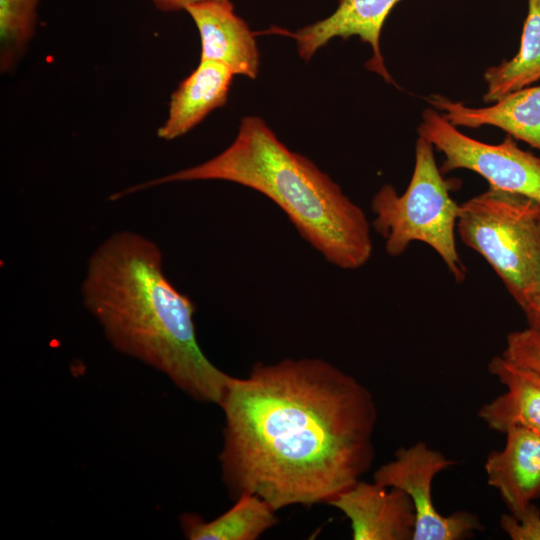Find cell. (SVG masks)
<instances>
[{
  "label": "cell",
  "instance_id": "6da1fadb",
  "mask_svg": "<svg viewBox=\"0 0 540 540\" xmlns=\"http://www.w3.org/2000/svg\"><path fill=\"white\" fill-rule=\"evenodd\" d=\"M219 406L221 476L233 499L254 494L275 511L328 503L372 465L374 398L325 360L257 363L230 376Z\"/></svg>",
  "mask_w": 540,
  "mask_h": 540
},
{
  "label": "cell",
  "instance_id": "7a4b0ae2",
  "mask_svg": "<svg viewBox=\"0 0 540 540\" xmlns=\"http://www.w3.org/2000/svg\"><path fill=\"white\" fill-rule=\"evenodd\" d=\"M162 262L149 238L113 233L88 259L83 305L115 350L158 370L194 400L219 405L230 375L203 353L196 307L167 279Z\"/></svg>",
  "mask_w": 540,
  "mask_h": 540
},
{
  "label": "cell",
  "instance_id": "3957f363",
  "mask_svg": "<svg viewBox=\"0 0 540 540\" xmlns=\"http://www.w3.org/2000/svg\"><path fill=\"white\" fill-rule=\"evenodd\" d=\"M200 180L228 181L265 195L304 240L340 269H359L372 255L364 211L311 160L284 145L260 117H244L233 143L217 156L123 193Z\"/></svg>",
  "mask_w": 540,
  "mask_h": 540
},
{
  "label": "cell",
  "instance_id": "277c9868",
  "mask_svg": "<svg viewBox=\"0 0 540 540\" xmlns=\"http://www.w3.org/2000/svg\"><path fill=\"white\" fill-rule=\"evenodd\" d=\"M456 231L522 309L540 293V202L489 187L460 204Z\"/></svg>",
  "mask_w": 540,
  "mask_h": 540
},
{
  "label": "cell",
  "instance_id": "5b68a950",
  "mask_svg": "<svg viewBox=\"0 0 540 540\" xmlns=\"http://www.w3.org/2000/svg\"><path fill=\"white\" fill-rule=\"evenodd\" d=\"M434 149L426 139L418 137L408 187L402 194L390 184L377 191L371 201L375 214L371 225L383 237L389 256H401L412 242H422L440 256L454 279L462 282L467 269L455 240L460 204L450 195Z\"/></svg>",
  "mask_w": 540,
  "mask_h": 540
},
{
  "label": "cell",
  "instance_id": "8992f818",
  "mask_svg": "<svg viewBox=\"0 0 540 540\" xmlns=\"http://www.w3.org/2000/svg\"><path fill=\"white\" fill-rule=\"evenodd\" d=\"M418 134L444 155L442 174L467 169L486 179L489 187L540 202V157L519 148L511 136L499 144L481 142L434 108L423 111Z\"/></svg>",
  "mask_w": 540,
  "mask_h": 540
},
{
  "label": "cell",
  "instance_id": "52a82bcc",
  "mask_svg": "<svg viewBox=\"0 0 540 540\" xmlns=\"http://www.w3.org/2000/svg\"><path fill=\"white\" fill-rule=\"evenodd\" d=\"M456 462L424 442L401 447L394 459L381 465L373 474L379 485L404 491L415 509L412 540H461L482 530L479 518L468 511L442 515L434 506L432 482L437 474Z\"/></svg>",
  "mask_w": 540,
  "mask_h": 540
},
{
  "label": "cell",
  "instance_id": "ba28073f",
  "mask_svg": "<svg viewBox=\"0 0 540 540\" xmlns=\"http://www.w3.org/2000/svg\"><path fill=\"white\" fill-rule=\"evenodd\" d=\"M327 504L350 521L354 540H412L415 509L397 488L358 480Z\"/></svg>",
  "mask_w": 540,
  "mask_h": 540
},
{
  "label": "cell",
  "instance_id": "9c48e42d",
  "mask_svg": "<svg viewBox=\"0 0 540 540\" xmlns=\"http://www.w3.org/2000/svg\"><path fill=\"white\" fill-rule=\"evenodd\" d=\"M401 0H339L335 11L327 18L295 32L282 31L297 44L300 57L308 61L333 38L359 37L372 48L373 56L367 62L369 70L378 73L387 82H393L380 49V35L386 18Z\"/></svg>",
  "mask_w": 540,
  "mask_h": 540
},
{
  "label": "cell",
  "instance_id": "30bf717a",
  "mask_svg": "<svg viewBox=\"0 0 540 540\" xmlns=\"http://www.w3.org/2000/svg\"><path fill=\"white\" fill-rule=\"evenodd\" d=\"M184 10L200 35V60L220 63L234 75L256 78L259 51L255 36L230 0L190 4Z\"/></svg>",
  "mask_w": 540,
  "mask_h": 540
},
{
  "label": "cell",
  "instance_id": "8fae6325",
  "mask_svg": "<svg viewBox=\"0 0 540 540\" xmlns=\"http://www.w3.org/2000/svg\"><path fill=\"white\" fill-rule=\"evenodd\" d=\"M505 435L503 449L489 453L484 469L488 485L518 516L540 498V434L517 427Z\"/></svg>",
  "mask_w": 540,
  "mask_h": 540
},
{
  "label": "cell",
  "instance_id": "7c38bea8",
  "mask_svg": "<svg viewBox=\"0 0 540 540\" xmlns=\"http://www.w3.org/2000/svg\"><path fill=\"white\" fill-rule=\"evenodd\" d=\"M431 106L454 126H495L540 151V85L512 92L486 107H471L434 94Z\"/></svg>",
  "mask_w": 540,
  "mask_h": 540
},
{
  "label": "cell",
  "instance_id": "4fadbf2b",
  "mask_svg": "<svg viewBox=\"0 0 540 540\" xmlns=\"http://www.w3.org/2000/svg\"><path fill=\"white\" fill-rule=\"evenodd\" d=\"M488 371L506 391L484 404L478 417L499 433L519 427L540 434V372L502 355L489 361Z\"/></svg>",
  "mask_w": 540,
  "mask_h": 540
},
{
  "label": "cell",
  "instance_id": "5bb4252c",
  "mask_svg": "<svg viewBox=\"0 0 540 540\" xmlns=\"http://www.w3.org/2000/svg\"><path fill=\"white\" fill-rule=\"evenodd\" d=\"M233 76V72L220 63L200 60L196 69L172 93L168 116L157 136L167 141L181 137L213 110L222 107Z\"/></svg>",
  "mask_w": 540,
  "mask_h": 540
},
{
  "label": "cell",
  "instance_id": "9a60e30c",
  "mask_svg": "<svg viewBox=\"0 0 540 540\" xmlns=\"http://www.w3.org/2000/svg\"><path fill=\"white\" fill-rule=\"evenodd\" d=\"M235 500L230 509L212 520L182 514L184 536L189 540H255L277 524V511L259 496L242 494Z\"/></svg>",
  "mask_w": 540,
  "mask_h": 540
},
{
  "label": "cell",
  "instance_id": "2e32d148",
  "mask_svg": "<svg viewBox=\"0 0 540 540\" xmlns=\"http://www.w3.org/2000/svg\"><path fill=\"white\" fill-rule=\"evenodd\" d=\"M485 102L532 86L540 81V0H528V10L517 54L488 68L484 73Z\"/></svg>",
  "mask_w": 540,
  "mask_h": 540
},
{
  "label": "cell",
  "instance_id": "e0dca14e",
  "mask_svg": "<svg viewBox=\"0 0 540 540\" xmlns=\"http://www.w3.org/2000/svg\"><path fill=\"white\" fill-rule=\"evenodd\" d=\"M38 0H0V68L11 70L24 53L37 24Z\"/></svg>",
  "mask_w": 540,
  "mask_h": 540
},
{
  "label": "cell",
  "instance_id": "ac0fdd59",
  "mask_svg": "<svg viewBox=\"0 0 540 540\" xmlns=\"http://www.w3.org/2000/svg\"><path fill=\"white\" fill-rule=\"evenodd\" d=\"M501 355L519 365L540 372V334L528 327L510 332Z\"/></svg>",
  "mask_w": 540,
  "mask_h": 540
},
{
  "label": "cell",
  "instance_id": "d6986e66",
  "mask_svg": "<svg viewBox=\"0 0 540 540\" xmlns=\"http://www.w3.org/2000/svg\"><path fill=\"white\" fill-rule=\"evenodd\" d=\"M500 526L512 540H540V510L531 503L518 516L502 514Z\"/></svg>",
  "mask_w": 540,
  "mask_h": 540
},
{
  "label": "cell",
  "instance_id": "ffe728a7",
  "mask_svg": "<svg viewBox=\"0 0 540 540\" xmlns=\"http://www.w3.org/2000/svg\"><path fill=\"white\" fill-rule=\"evenodd\" d=\"M522 311L528 328L540 334V293Z\"/></svg>",
  "mask_w": 540,
  "mask_h": 540
},
{
  "label": "cell",
  "instance_id": "44dd1931",
  "mask_svg": "<svg viewBox=\"0 0 540 540\" xmlns=\"http://www.w3.org/2000/svg\"><path fill=\"white\" fill-rule=\"evenodd\" d=\"M207 1L226 0H151L156 8L164 12L184 10L186 6Z\"/></svg>",
  "mask_w": 540,
  "mask_h": 540
}]
</instances>
